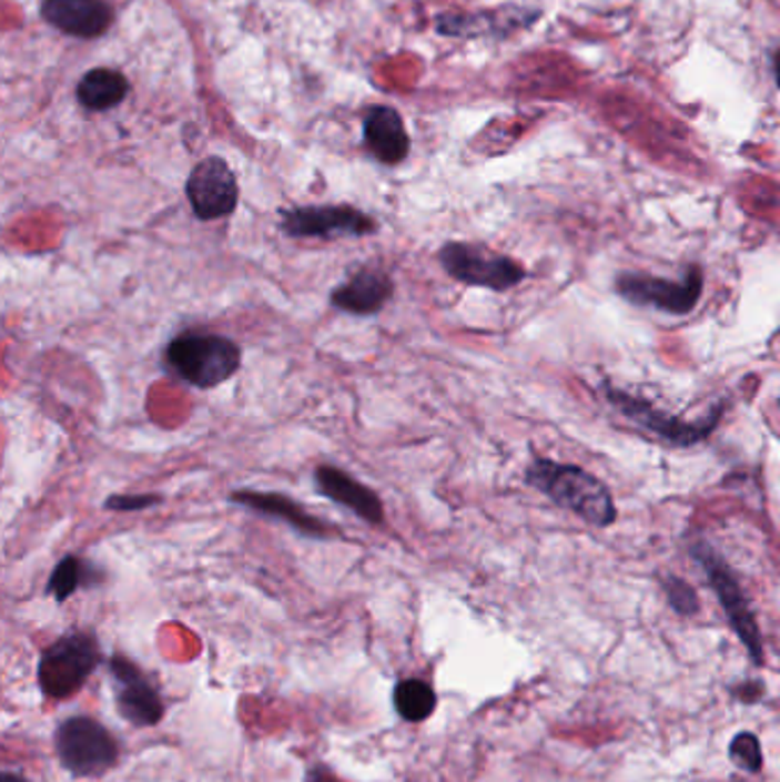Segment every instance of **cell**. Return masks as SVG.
I'll return each instance as SVG.
<instances>
[{
	"label": "cell",
	"instance_id": "5",
	"mask_svg": "<svg viewBox=\"0 0 780 782\" xmlns=\"http://www.w3.org/2000/svg\"><path fill=\"white\" fill-rule=\"evenodd\" d=\"M437 258L449 277L493 291H508L527 275L510 256L476 243H447L439 250Z\"/></svg>",
	"mask_w": 780,
	"mask_h": 782
},
{
	"label": "cell",
	"instance_id": "15",
	"mask_svg": "<svg viewBox=\"0 0 780 782\" xmlns=\"http://www.w3.org/2000/svg\"><path fill=\"white\" fill-rule=\"evenodd\" d=\"M394 295L392 277L381 268H359L346 284L330 293L332 307L355 316L378 314Z\"/></svg>",
	"mask_w": 780,
	"mask_h": 782
},
{
	"label": "cell",
	"instance_id": "7",
	"mask_svg": "<svg viewBox=\"0 0 780 782\" xmlns=\"http://www.w3.org/2000/svg\"><path fill=\"white\" fill-rule=\"evenodd\" d=\"M616 291L631 305L655 307L673 316H687L693 312L702 295V271L691 266L680 282L639 273H622L616 277Z\"/></svg>",
	"mask_w": 780,
	"mask_h": 782
},
{
	"label": "cell",
	"instance_id": "14",
	"mask_svg": "<svg viewBox=\"0 0 780 782\" xmlns=\"http://www.w3.org/2000/svg\"><path fill=\"white\" fill-rule=\"evenodd\" d=\"M314 478H316V488L323 497L353 510L359 519L368 521V525H383L385 508L381 497L371 488L362 486L357 478L332 465H321L314 471Z\"/></svg>",
	"mask_w": 780,
	"mask_h": 782
},
{
	"label": "cell",
	"instance_id": "18",
	"mask_svg": "<svg viewBox=\"0 0 780 782\" xmlns=\"http://www.w3.org/2000/svg\"><path fill=\"white\" fill-rule=\"evenodd\" d=\"M394 710L407 723L426 721L437 707V695L424 680H401L394 687Z\"/></svg>",
	"mask_w": 780,
	"mask_h": 782
},
{
	"label": "cell",
	"instance_id": "2",
	"mask_svg": "<svg viewBox=\"0 0 780 782\" xmlns=\"http://www.w3.org/2000/svg\"><path fill=\"white\" fill-rule=\"evenodd\" d=\"M165 362L181 380L197 389H213L241 368V348L222 334L189 329L170 342Z\"/></svg>",
	"mask_w": 780,
	"mask_h": 782
},
{
	"label": "cell",
	"instance_id": "12",
	"mask_svg": "<svg viewBox=\"0 0 780 782\" xmlns=\"http://www.w3.org/2000/svg\"><path fill=\"white\" fill-rule=\"evenodd\" d=\"M42 19L77 40H99L115 14L105 0H42Z\"/></svg>",
	"mask_w": 780,
	"mask_h": 782
},
{
	"label": "cell",
	"instance_id": "17",
	"mask_svg": "<svg viewBox=\"0 0 780 782\" xmlns=\"http://www.w3.org/2000/svg\"><path fill=\"white\" fill-rule=\"evenodd\" d=\"M129 94V81L122 71L110 67L90 69L79 81L77 97L79 103L92 113H105V110L120 105Z\"/></svg>",
	"mask_w": 780,
	"mask_h": 782
},
{
	"label": "cell",
	"instance_id": "1",
	"mask_svg": "<svg viewBox=\"0 0 780 782\" xmlns=\"http://www.w3.org/2000/svg\"><path fill=\"white\" fill-rule=\"evenodd\" d=\"M527 483L556 506L577 512L592 527L605 529L616 521L618 512L605 483L577 465L540 458L527 469Z\"/></svg>",
	"mask_w": 780,
	"mask_h": 782
},
{
	"label": "cell",
	"instance_id": "21",
	"mask_svg": "<svg viewBox=\"0 0 780 782\" xmlns=\"http://www.w3.org/2000/svg\"><path fill=\"white\" fill-rule=\"evenodd\" d=\"M663 590H666L668 605H671L680 616H693L698 611V595L685 579L668 575L663 579Z\"/></svg>",
	"mask_w": 780,
	"mask_h": 782
},
{
	"label": "cell",
	"instance_id": "13",
	"mask_svg": "<svg viewBox=\"0 0 780 782\" xmlns=\"http://www.w3.org/2000/svg\"><path fill=\"white\" fill-rule=\"evenodd\" d=\"M362 135L368 152L385 165H398L411 154V135L401 113L392 105H368L362 120Z\"/></svg>",
	"mask_w": 780,
	"mask_h": 782
},
{
	"label": "cell",
	"instance_id": "3",
	"mask_svg": "<svg viewBox=\"0 0 780 782\" xmlns=\"http://www.w3.org/2000/svg\"><path fill=\"white\" fill-rule=\"evenodd\" d=\"M101 663V648L90 631H69L51 643L37 663V682L49 700L77 695Z\"/></svg>",
	"mask_w": 780,
	"mask_h": 782
},
{
	"label": "cell",
	"instance_id": "8",
	"mask_svg": "<svg viewBox=\"0 0 780 782\" xmlns=\"http://www.w3.org/2000/svg\"><path fill=\"white\" fill-rule=\"evenodd\" d=\"M280 227L293 238H340L368 236L378 232V222L348 204L298 206L282 211Z\"/></svg>",
	"mask_w": 780,
	"mask_h": 782
},
{
	"label": "cell",
	"instance_id": "22",
	"mask_svg": "<svg viewBox=\"0 0 780 782\" xmlns=\"http://www.w3.org/2000/svg\"><path fill=\"white\" fill-rule=\"evenodd\" d=\"M163 499L159 495H115V497H108L105 499V508L108 510H120V512H126V510H142V508H152V506H159Z\"/></svg>",
	"mask_w": 780,
	"mask_h": 782
},
{
	"label": "cell",
	"instance_id": "16",
	"mask_svg": "<svg viewBox=\"0 0 780 782\" xmlns=\"http://www.w3.org/2000/svg\"><path fill=\"white\" fill-rule=\"evenodd\" d=\"M232 501L239 506H245L250 510H259L264 515L282 517L286 525H291L295 531L312 538H327L332 529L314 515H310L301 504L291 501L288 497L273 495V492H252V490H241L232 495Z\"/></svg>",
	"mask_w": 780,
	"mask_h": 782
},
{
	"label": "cell",
	"instance_id": "10",
	"mask_svg": "<svg viewBox=\"0 0 780 782\" xmlns=\"http://www.w3.org/2000/svg\"><path fill=\"white\" fill-rule=\"evenodd\" d=\"M607 398L611 400V405H616L620 409L625 417L637 422L639 426H644L652 435L671 441V444H678V446H691V444L708 437L719 426V419L723 415V405H719L712 409L710 417H705L700 422H682L678 417L659 413V409L652 407L648 400L625 394L614 387H607Z\"/></svg>",
	"mask_w": 780,
	"mask_h": 782
},
{
	"label": "cell",
	"instance_id": "9",
	"mask_svg": "<svg viewBox=\"0 0 780 782\" xmlns=\"http://www.w3.org/2000/svg\"><path fill=\"white\" fill-rule=\"evenodd\" d=\"M110 682H113L115 707L124 721L135 728H154L165 714V704L150 676L126 657L110 659Z\"/></svg>",
	"mask_w": 780,
	"mask_h": 782
},
{
	"label": "cell",
	"instance_id": "20",
	"mask_svg": "<svg viewBox=\"0 0 780 782\" xmlns=\"http://www.w3.org/2000/svg\"><path fill=\"white\" fill-rule=\"evenodd\" d=\"M730 758L737 766L747 769L751 773H758L762 769V751H760L758 737L751 732L737 734L730 743Z\"/></svg>",
	"mask_w": 780,
	"mask_h": 782
},
{
	"label": "cell",
	"instance_id": "11",
	"mask_svg": "<svg viewBox=\"0 0 780 782\" xmlns=\"http://www.w3.org/2000/svg\"><path fill=\"white\" fill-rule=\"evenodd\" d=\"M185 197L204 222L232 215L239 204V181L227 161L220 156L202 159L185 181Z\"/></svg>",
	"mask_w": 780,
	"mask_h": 782
},
{
	"label": "cell",
	"instance_id": "19",
	"mask_svg": "<svg viewBox=\"0 0 780 782\" xmlns=\"http://www.w3.org/2000/svg\"><path fill=\"white\" fill-rule=\"evenodd\" d=\"M92 583H97L94 566L85 563L83 558H79V556H64L49 579L47 592L51 595V598H55V602L62 605L79 588L92 586Z\"/></svg>",
	"mask_w": 780,
	"mask_h": 782
},
{
	"label": "cell",
	"instance_id": "6",
	"mask_svg": "<svg viewBox=\"0 0 780 782\" xmlns=\"http://www.w3.org/2000/svg\"><path fill=\"white\" fill-rule=\"evenodd\" d=\"M691 556L696 558V563L705 570L710 579V586L715 588L717 598L735 629V634L739 637V641L747 646L749 654L753 657L756 663H762V641H760V629L756 622V616L744 598V592H741V586L735 577V572L728 568V563L723 558L708 545V542H698L691 547Z\"/></svg>",
	"mask_w": 780,
	"mask_h": 782
},
{
	"label": "cell",
	"instance_id": "25",
	"mask_svg": "<svg viewBox=\"0 0 780 782\" xmlns=\"http://www.w3.org/2000/svg\"><path fill=\"white\" fill-rule=\"evenodd\" d=\"M3 782H26L21 775H14V773H6L3 775Z\"/></svg>",
	"mask_w": 780,
	"mask_h": 782
},
{
	"label": "cell",
	"instance_id": "23",
	"mask_svg": "<svg viewBox=\"0 0 780 782\" xmlns=\"http://www.w3.org/2000/svg\"><path fill=\"white\" fill-rule=\"evenodd\" d=\"M735 698L741 700V702H747V704H753L762 698V684L760 682H744V684H739L735 689Z\"/></svg>",
	"mask_w": 780,
	"mask_h": 782
},
{
	"label": "cell",
	"instance_id": "24",
	"mask_svg": "<svg viewBox=\"0 0 780 782\" xmlns=\"http://www.w3.org/2000/svg\"><path fill=\"white\" fill-rule=\"evenodd\" d=\"M773 71H776V85L780 90V49L773 53Z\"/></svg>",
	"mask_w": 780,
	"mask_h": 782
},
{
	"label": "cell",
	"instance_id": "4",
	"mask_svg": "<svg viewBox=\"0 0 780 782\" xmlns=\"http://www.w3.org/2000/svg\"><path fill=\"white\" fill-rule=\"evenodd\" d=\"M55 753L73 778H99L120 760V743L90 717H71L55 730Z\"/></svg>",
	"mask_w": 780,
	"mask_h": 782
}]
</instances>
